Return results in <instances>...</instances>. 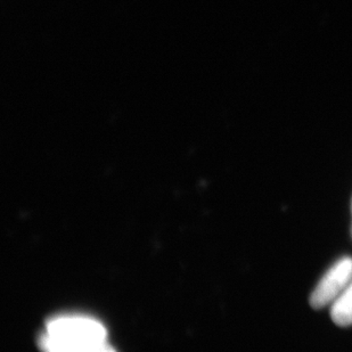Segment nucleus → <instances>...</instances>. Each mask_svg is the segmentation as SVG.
<instances>
[{
	"mask_svg": "<svg viewBox=\"0 0 352 352\" xmlns=\"http://www.w3.org/2000/svg\"><path fill=\"white\" fill-rule=\"evenodd\" d=\"M105 340L107 332L100 322L87 317L67 316L47 324L40 343L53 351H100Z\"/></svg>",
	"mask_w": 352,
	"mask_h": 352,
	"instance_id": "obj_1",
	"label": "nucleus"
},
{
	"mask_svg": "<svg viewBox=\"0 0 352 352\" xmlns=\"http://www.w3.org/2000/svg\"><path fill=\"white\" fill-rule=\"evenodd\" d=\"M352 280V259L344 256L333 265L322 276L310 296L315 309H322L336 301Z\"/></svg>",
	"mask_w": 352,
	"mask_h": 352,
	"instance_id": "obj_2",
	"label": "nucleus"
},
{
	"mask_svg": "<svg viewBox=\"0 0 352 352\" xmlns=\"http://www.w3.org/2000/svg\"><path fill=\"white\" fill-rule=\"evenodd\" d=\"M331 316L336 325H352V280L341 296L332 303Z\"/></svg>",
	"mask_w": 352,
	"mask_h": 352,
	"instance_id": "obj_3",
	"label": "nucleus"
}]
</instances>
